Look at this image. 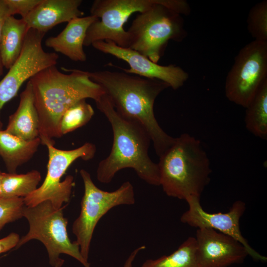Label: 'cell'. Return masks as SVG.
<instances>
[{
	"instance_id": "1",
	"label": "cell",
	"mask_w": 267,
	"mask_h": 267,
	"mask_svg": "<svg viewBox=\"0 0 267 267\" xmlns=\"http://www.w3.org/2000/svg\"><path fill=\"white\" fill-rule=\"evenodd\" d=\"M84 72L101 86L120 115L137 122L145 129L158 157L173 144L175 137L162 129L154 112L156 98L170 87L167 83L125 72L109 70Z\"/></svg>"
},
{
	"instance_id": "2",
	"label": "cell",
	"mask_w": 267,
	"mask_h": 267,
	"mask_svg": "<svg viewBox=\"0 0 267 267\" xmlns=\"http://www.w3.org/2000/svg\"><path fill=\"white\" fill-rule=\"evenodd\" d=\"M47 68L32 77L30 81L39 120L41 144L54 145V138L60 137L59 123L64 112L77 102L87 98L95 101L104 91L84 70Z\"/></svg>"
},
{
	"instance_id": "3",
	"label": "cell",
	"mask_w": 267,
	"mask_h": 267,
	"mask_svg": "<svg viewBox=\"0 0 267 267\" xmlns=\"http://www.w3.org/2000/svg\"><path fill=\"white\" fill-rule=\"evenodd\" d=\"M95 102L110 123L113 132L110 152L99 162L96 169L97 180L110 183L119 171L130 168L147 183L159 186L158 166L148 155L151 140L145 129L120 115L105 94Z\"/></svg>"
},
{
	"instance_id": "4",
	"label": "cell",
	"mask_w": 267,
	"mask_h": 267,
	"mask_svg": "<svg viewBox=\"0 0 267 267\" xmlns=\"http://www.w3.org/2000/svg\"><path fill=\"white\" fill-rule=\"evenodd\" d=\"M159 157V186L167 196L185 201L200 198L212 170L200 140L182 134Z\"/></svg>"
},
{
	"instance_id": "5",
	"label": "cell",
	"mask_w": 267,
	"mask_h": 267,
	"mask_svg": "<svg viewBox=\"0 0 267 267\" xmlns=\"http://www.w3.org/2000/svg\"><path fill=\"white\" fill-rule=\"evenodd\" d=\"M190 11L184 0H157L133 21L127 31L128 47L157 63L169 41L181 42L186 37L181 15Z\"/></svg>"
},
{
	"instance_id": "6",
	"label": "cell",
	"mask_w": 267,
	"mask_h": 267,
	"mask_svg": "<svg viewBox=\"0 0 267 267\" xmlns=\"http://www.w3.org/2000/svg\"><path fill=\"white\" fill-rule=\"evenodd\" d=\"M64 206L54 207L50 201H44L34 206H25L22 211L29 225L27 233L20 238L15 249H18L32 239L40 241L45 246L49 263L52 267H61L64 260L60 254H66L79 262L84 267L90 264L82 257L79 246L71 241L68 235L67 219L64 217Z\"/></svg>"
},
{
	"instance_id": "7",
	"label": "cell",
	"mask_w": 267,
	"mask_h": 267,
	"mask_svg": "<svg viewBox=\"0 0 267 267\" xmlns=\"http://www.w3.org/2000/svg\"><path fill=\"white\" fill-rule=\"evenodd\" d=\"M80 174L84 193L80 214L73 223L72 230L82 257L88 261L91 239L99 221L115 207L134 204L135 193L133 185L129 181L123 183L114 191H107L95 185L86 170L81 169Z\"/></svg>"
},
{
	"instance_id": "8",
	"label": "cell",
	"mask_w": 267,
	"mask_h": 267,
	"mask_svg": "<svg viewBox=\"0 0 267 267\" xmlns=\"http://www.w3.org/2000/svg\"><path fill=\"white\" fill-rule=\"evenodd\" d=\"M48 160L46 177L36 190L23 198L26 206L32 207L48 200L56 208L62 207L69 201L74 185V177L68 175L61 181V178L71 164L78 159L88 161L92 159L96 153L95 145L86 142L73 149L62 150L48 143Z\"/></svg>"
},
{
	"instance_id": "9",
	"label": "cell",
	"mask_w": 267,
	"mask_h": 267,
	"mask_svg": "<svg viewBox=\"0 0 267 267\" xmlns=\"http://www.w3.org/2000/svg\"><path fill=\"white\" fill-rule=\"evenodd\" d=\"M267 79V42L254 40L235 56L225 79V96L245 108Z\"/></svg>"
},
{
	"instance_id": "10",
	"label": "cell",
	"mask_w": 267,
	"mask_h": 267,
	"mask_svg": "<svg viewBox=\"0 0 267 267\" xmlns=\"http://www.w3.org/2000/svg\"><path fill=\"white\" fill-rule=\"evenodd\" d=\"M157 0H95L90 15L98 19L88 28L84 45L95 42L110 41L124 47H128V34L124 25L131 15L141 12Z\"/></svg>"
},
{
	"instance_id": "11",
	"label": "cell",
	"mask_w": 267,
	"mask_h": 267,
	"mask_svg": "<svg viewBox=\"0 0 267 267\" xmlns=\"http://www.w3.org/2000/svg\"><path fill=\"white\" fill-rule=\"evenodd\" d=\"M45 34L35 29L28 30L19 56L0 81V118L4 104L17 95L26 81L57 63L58 54L46 52L43 48ZM1 124L0 121V129Z\"/></svg>"
},
{
	"instance_id": "12",
	"label": "cell",
	"mask_w": 267,
	"mask_h": 267,
	"mask_svg": "<svg viewBox=\"0 0 267 267\" xmlns=\"http://www.w3.org/2000/svg\"><path fill=\"white\" fill-rule=\"evenodd\" d=\"M186 202L188 209L181 215L180 221L197 229L206 227L228 235L243 245L248 255L254 260L265 263L267 258L257 252L242 235L239 221L246 210L245 202L236 201L226 213H209L205 211L200 202V198L191 197Z\"/></svg>"
},
{
	"instance_id": "13",
	"label": "cell",
	"mask_w": 267,
	"mask_h": 267,
	"mask_svg": "<svg viewBox=\"0 0 267 267\" xmlns=\"http://www.w3.org/2000/svg\"><path fill=\"white\" fill-rule=\"evenodd\" d=\"M91 45L104 53L126 62L130 68H122L124 72L163 81L174 90L181 87L189 78L188 74L178 66L159 65L133 49L120 46L110 41L95 42Z\"/></svg>"
},
{
	"instance_id": "14",
	"label": "cell",
	"mask_w": 267,
	"mask_h": 267,
	"mask_svg": "<svg viewBox=\"0 0 267 267\" xmlns=\"http://www.w3.org/2000/svg\"><path fill=\"white\" fill-rule=\"evenodd\" d=\"M195 238L201 267H228L243 263L248 255L238 241L210 228H198Z\"/></svg>"
},
{
	"instance_id": "15",
	"label": "cell",
	"mask_w": 267,
	"mask_h": 267,
	"mask_svg": "<svg viewBox=\"0 0 267 267\" xmlns=\"http://www.w3.org/2000/svg\"><path fill=\"white\" fill-rule=\"evenodd\" d=\"M82 0H42L24 18L28 29L46 33L56 25L82 16Z\"/></svg>"
},
{
	"instance_id": "16",
	"label": "cell",
	"mask_w": 267,
	"mask_h": 267,
	"mask_svg": "<svg viewBox=\"0 0 267 267\" xmlns=\"http://www.w3.org/2000/svg\"><path fill=\"white\" fill-rule=\"evenodd\" d=\"M98 19L92 15L74 18L57 36L48 37L45 45L76 62H85L84 43L89 27Z\"/></svg>"
},
{
	"instance_id": "17",
	"label": "cell",
	"mask_w": 267,
	"mask_h": 267,
	"mask_svg": "<svg viewBox=\"0 0 267 267\" xmlns=\"http://www.w3.org/2000/svg\"><path fill=\"white\" fill-rule=\"evenodd\" d=\"M4 131L25 140L39 137V120L35 107L32 86L27 82L20 95L18 106L9 117Z\"/></svg>"
},
{
	"instance_id": "18",
	"label": "cell",
	"mask_w": 267,
	"mask_h": 267,
	"mask_svg": "<svg viewBox=\"0 0 267 267\" xmlns=\"http://www.w3.org/2000/svg\"><path fill=\"white\" fill-rule=\"evenodd\" d=\"M40 144L39 137L25 140L0 129V156L8 173H16L19 167L29 161Z\"/></svg>"
},
{
	"instance_id": "19",
	"label": "cell",
	"mask_w": 267,
	"mask_h": 267,
	"mask_svg": "<svg viewBox=\"0 0 267 267\" xmlns=\"http://www.w3.org/2000/svg\"><path fill=\"white\" fill-rule=\"evenodd\" d=\"M29 29L23 18L13 16L5 20L1 30L0 58L3 67L9 69L19 56Z\"/></svg>"
},
{
	"instance_id": "20",
	"label": "cell",
	"mask_w": 267,
	"mask_h": 267,
	"mask_svg": "<svg viewBox=\"0 0 267 267\" xmlns=\"http://www.w3.org/2000/svg\"><path fill=\"white\" fill-rule=\"evenodd\" d=\"M247 130L256 137L267 138V79L245 108Z\"/></svg>"
},
{
	"instance_id": "21",
	"label": "cell",
	"mask_w": 267,
	"mask_h": 267,
	"mask_svg": "<svg viewBox=\"0 0 267 267\" xmlns=\"http://www.w3.org/2000/svg\"><path fill=\"white\" fill-rule=\"evenodd\" d=\"M141 267H201L197 257L195 238L189 237L169 255L146 260Z\"/></svg>"
},
{
	"instance_id": "22",
	"label": "cell",
	"mask_w": 267,
	"mask_h": 267,
	"mask_svg": "<svg viewBox=\"0 0 267 267\" xmlns=\"http://www.w3.org/2000/svg\"><path fill=\"white\" fill-rule=\"evenodd\" d=\"M41 179V174L37 170L21 174L3 172L1 197L24 198L37 189Z\"/></svg>"
},
{
	"instance_id": "23",
	"label": "cell",
	"mask_w": 267,
	"mask_h": 267,
	"mask_svg": "<svg viewBox=\"0 0 267 267\" xmlns=\"http://www.w3.org/2000/svg\"><path fill=\"white\" fill-rule=\"evenodd\" d=\"M94 111L86 99L81 100L63 114L59 123L61 137L86 125L92 118Z\"/></svg>"
},
{
	"instance_id": "24",
	"label": "cell",
	"mask_w": 267,
	"mask_h": 267,
	"mask_svg": "<svg viewBox=\"0 0 267 267\" xmlns=\"http://www.w3.org/2000/svg\"><path fill=\"white\" fill-rule=\"evenodd\" d=\"M247 29L254 40L267 42V0L255 4L247 19Z\"/></svg>"
},
{
	"instance_id": "25",
	"label": "cell",
	"mask_w": 267,
	"mask_h": 267,
	"mask_svg": "<svg viewBox=\"0 0 267 267\" xmlns=\"http://www.w3.org/2000/svg\"><path fill=\"white\" fill-rule=\"evenodd\" d=\"M23 198H0V230L7 223L23 217Z\"/></svg>"
},
{
	"instance_id": "26",
	"label": "cell",
	"mask_w": 267,
	"mask_h": 267,
	"mask_svg": "<svg viewBox=\"0 0 267 267\" xmlns=\"http://www.w3.org/2000/svg\"><path fill=\"white\" fill-rule=\"evenodd\" d=\"M42 0H5L11 16L19 14L22 18H25L28 14Z\"/></svg>"
},
{
	"instance_id": "27",
	"label": "cell",
	"mask_w": 267,
	"mask_h": 267,
	"mask_svg": "<svg viewBox=\"0 0 267 267\" xmlns=\"http://www.w3.org/2000/svg\"><path fill=\"white\" fill-rule=\"evenodd\" d=\"M19 239V235L15 232L0 239V254L15 248Z\"/></svg>"
},
{
	"instance_id": "28",
	"label": "cell",
	"mask_w": 267,
	"mask_h": 267,
	"mask_svg": "<svg viewBox=\"0 0 267 267\" xmlns=\"http://www.w3.org/2000/svg\"><path fill=\"white\" fill-rule=\"evenodd\" d=\"M9 16H11V15L5 0H0V76L2 74L3 67L0 58V40L1 30L5 19Z\"/></svg>"
},
{
	"instance_id": "29",
	"label": "cell",
	"mask_w": 267,
	"mask_h": 267,
	"mask_svg": "<svg viewBox=\"0 0 267 267\" xmlns=\"http://www.w3.org/2000/svg\"><path fill=\"white\" fill-rule=\"evenodd\" d=\"M145 248L146 247L144 245H142L133 251L125 262L122 267H132L133 263L137 255L140 251L144 250Z\"/></svg>"
},
{
	"instance_id": "30",
	"label": "cell",
	"mask_w": 267,
	"mask_h": 267,
	"mask_svg": "<svg viewBox=\"0 0 267 267\" xmlns=\"http://www.w3.org/2000/svg\"><path fill=\"white\" fill-rule=\"evenodd\" d=\"M2 173L0 171V198H1V180H2Z\"/></svg>"
}]
</instances>
